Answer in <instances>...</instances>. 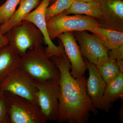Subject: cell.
<instances>
[{
	"mask_svg": "<svg viewBox=\"0 0 123 123\" xmlns=\"http://www.w3.org/2000/svg\"><path fill=\"white\" fill-rule=\"evenodd\" d=\"M50 59L60 72L57 121L61 123H88L91 112L95 115L98 111L87 94L86 77H73L70 74L71 64L64 49Z\"/></svg>",
	"mask_w": 123,
	"mask_h": 123,
	"instance_id": "obj_1",
	"label": "cell"
},
{
	"mask_svg": "<svg viewBox=\"0 0 123 123\" xmlns=\"http://www.w3.org/2000/svg\"><path fill=\"white\" fill-rule=\"evenodd\" d=\"M18 66L37 82L59 80V69L46 56L42 46H36L21 56Z\"/></svg>",
	"mask_w": 123,
	"mask_h": 123,
	"instance_id": "obj_2",
	"label": "cell"
},
{
	"mask_svg": "<svg viewBox=\"0 0 123 123\" xmlns=\"http://www.w3.org/2000/svg\"><path fill=\"white\" fill-rule=\"evenodd\" d=\"M4 35L8 41V44L20 56L44 43L39 30L32 23L26 20L11 28Z\"/></svg>",
	"mask_w": 123,
	"mask_h": 123,
	"instance_id": "obj_3",
	"label": "cell"
},
{
	"mask_svg": "<svg viewBox=\"0 0 123 123\" xmlns=\"http://www.w3.org/2000/svg\"><path fill=\"white\" fill-rule=\"evenodd\" d=\"M10 123H46L39 107L30 100L4 91Z\"/></svg>",
	"mask_w": 123,
	"mask_h": 123,
	"instance_id": "obj_4",
	"label": "cell"
},
{
	"mask_svg": "<svg viewBox=\"0 0 123 123\" xmlns=\"http://www.w3.org/2000/svg\"><path fill=\"white\" fill-rule=\"evenodd\" d=\"M47 30L51 40L62 33L69 31H91L98 24L95 19L87 15H69L62 13L46 20Z\"/></svg>",
	"mask_w": 123,
	"mask_h": 123,
	"instance_id": "obj_5",
	"label": "cell"
},
{
	"mask_svg": "<svg viewBox=\"0 0 123 123\" xmlns=\"http://www.w3.org/2000/svg\"><path fill=\"white\" fill-rule=\"evenodd\" d=\"M0 91H8L26 98L39 107L37 81L18 66L0 82Z\"/></svg>",
	"mask_w": 123,
	"mask_h": 123,
	"instance_id": "obj_6",
	"label": "cell"
},
{
	"mask_svg": "<svg viewBox=\"0 0 123 123\" xmlns=\"http://www.w3.org/2000/svg\"><path fill=\"white\" fill-rule=\"evenodd\" d=\"M38 105L48 120L57 121L59 110V81L37 82Z\"/></svg>",
	"mask_w": 123,
	"mask_h": 123,
	"instance_id": "obj_7",
	"label": "cell"
},
{
	"mask_svg": "<svg viewBox=\"0 0 123 123\" xmlns=\"http://www.w3.org/2000/svg\"><path fill=\"white\" fill-rule=\"evenodd\" d=\"M84 61L89 72V78L86 80L87 94L93 106L96 109L108 112L112 106L104 98L106 83L98 72L95 65L85 58Z\"/></svg>",
	"mask_w": 123,
	"mask_h": 123,
	"instance_id": "obj_8",
	"label": "cell"
},
{
	"mask_svg": "<svg viewBox=\"0 0 123 123\" xmlns=\"http://www.w3.org/2000/svg\"><path fill=\"white\" fill-rule=\"evenodd\" d=\"M50 0H42L39 5L27 14L23 20L32 23L42 33L44 43L47 46L44 50V53L49 58L59 55L64 50L63 44L60 40L59 45L56 46L49 36L45 13L46 9L50 5Z\"/></svg>",
	"mask_w": 123,
	"mask_h": 123,
	"instance_id": "obj_9",
	"label": "cell"
},
{
	"mask_svg": "<svg viewBox=\"0 0 123 123\" xmlns=\"http://www.w3.org/2000/svg\"><path fill=\"white\" fill-rule=\"evenodd\" d=\"M82 56L95 65L101 57L107 56L108 50L93 34L86 31H73Z\"/></svg>",
	"mask_w": 123,
	"mask_h": 123,
	"instance_id": "obj_10",
	"label": "cell"
},
{
	"mask_svg": "<svg viewBox=\"0 0 123 123\" xmlns=\"http://www.w3.org/2000/svg\"><path fill=\"white\" fill-rule=\"evenodd\" d=\"M57 38L63 44L70 62L71 66L70 74L73 77L77 78L84 76L88 69L73 32L62 33Z\"/></svg>",
	"mask_w": 123,
	"mask_h": 123,
	"instance_id": "obj_11",
	"label": "cell"
},
{
	"mask_svg": "<svg viewBox=\"0 0 123 123\" xmlns=\"http://www.w3.org/2000/svg\"><path fill=\"white\" fill-rule=\"evenodd\" d=\"M102 9L98 26L123 31V2L121 0H99Z\"/></svg>",
	"mask_w": 123,
	"mask_h": 123,
	"instance_id": "obj_12",
	"label": "cell"
},
{
	"mask_svg": "<svg viewBox=\"0 0 123 123\" xmlns=\"http://www.w3.org/2000/svg\"><path fill=\"white\" fill-rule=\"evenodd\" d=\"M42 0H21L19 6L13 16L5 24L0 25V34L4 35L13 27L20 24L27 14L36 8Z\"/></svg>",
	"mask_w": 123,
	"mask_h": 123,
	"instance_id": "obj_13",
	"label": "cell"
},
{
	"mask_svg": "<svg viewBox=\"0 0 123 123\" xmlns=\"http://www.w3.org/2000/svg\"><path fill=\"white\" fill-rule=\"evenodd\" d=\"M21 57L8 44L0 48V82L18 66Z\"/></svg>",
	"mask_w": 123,
	"mask_h": 123,
	"instance_id": "obj_14",
	"label": "cell"
},
{
	"mask_svg": "<svg viewBox=\"0 0 123 123\" xmlns=\"http://www.w3.org/2000/svg\"><path fill=\"white\" fill-rule=\"evenodd\" d=\"M63 13L67 15H87L97 21L101 17L102 9L99 1L85 2L74 1L70 8Z\"/></svg>",
	"mask_w": 123,
	"mask_h": 123,
	"instance_id": "obj_15",
	"label": "cell"
},
{
	"mask_svg": "<svg viewBox=\"0 0 123 123\" xmlns=\"http://www.w3.org/2000/svg\"><path fill=\"white\" fill-rule=\"evenodd\" d=\"M91 32L108 50L123 44L122 31L97 26Z\"/></svg>",
	"mask_w": 123,
	"mask_h": 123,
	"instance_id": "obj_16",
	"label": "cell"
},
{
	"mask_svg": "<svg viewBox=\"0 0 123 123\" xmlns=\"http://www.w3.org/2000/svg\"><path fill=\"white\" fill-rule=\"evenodd\" d=\"M94 65L106 84L111 81L120 72L116 60L108 55L100 58Z\"/></svg>",
	"mask_w": 123,
	"mask_h": 123,
	"instance_id": "obj_17",
	"label": "cell"
},
{
	"mask_svg": "<svg viewBox=\"0 0 123 123\" xmlns=\"http://www.w3.org/2000/svg\"><path fill=\"white\" fill-rule=\"evenodd\" d=\"M123 73L118 76L109 83L106 84L104 98L108 103H114L119 99H123Z\"/></svg>",
	"mask_w": 123,
	"mask_h": 123,
	"instance_id": "obj_18",
	"label": "cell"
},
{
	"mask_svg": "<svg viewBox=\"0 0 123 123\" xmlns=\"http://www.w3.org/2000/svg\"><path fill=\"white\" fill-rule=\"evenodd\" d=\"M21 0H7L0 6V24H5L13 16Z\"/></svg>",
	"mask_w": 123,
	"mask_h": 123,
	"instance_id": "obj_19",
	"label": "cell"
},
{
	"mask_svg": "<svg viewBox=\"0 0 123 123\" xmlns=\"http://www.w3.org/2000/svg\"><path fill=\"white\" fill-rule=\"evenodd\" d=\"M75 0H56L46 9L45 17L47 20L52 16L63 12L70 8Z\"/></svg>",
	"mask_w": 123,
	"mask_h": 123,
	"instance_id": "obj_20",
	"label": "cell"
},
{
	"mask_svg": "<svg viewBox=\"0 0 123 123\" xmlns=\"http://www.w3.org/2000/svg\"><path fill=\"white\" fill-rule=\"evenodd\" d=\"M0 123H10L5 92L0 91Z\"/></svg>",
	"mask_w": 123,
	"mask_h": 123,
	"instance_id": "obj_21",
	"label": "cell"
},
{
	"mask_svg": "<svg viewBox=\"0 0 123 123\" xmlns=\"http://www.w3.org/2000/svg\"><path fill=\"white\" fill-rule=\"evenodd\" d=\"M107 55L109 57L116 60H123V44L116 48L108 51Z\"/></svg>",
	"mask_w": 123,
	"mask_h": 123,
	"instance_id": "obj_22",
	"label": "cell"
},
{
	"mask_svg": "<svg viewBox=\"0 0 123 123\" xmlns=\"http://www.w3.org/2000/svg\"><path fill=\"white\" fill-rule=\"evenodd\" d=\"M8 44V41L5 35L0 34V48Z\"/></svg>",
	"mask_w": 123,
	"mask_h": 123,
	"instance_id": "obj_23",
	"label": "cell"
},
{
	"mask_svg": "<svg viewBox=\"0 0 123 123\" xmlns=\"http://www.w3.org/2000/svg\"><path fill=\"white\" fill-rule=\"evenodd\" d=\"M116 62L120 71V72L123 73V60H117Z\"/></svg>",
	"mask_w": 123,
	"mask_h": 123,
	"instance_id": "obj_24",
	"label": "cell"
},
{
	"mask_svg": "<svg viewBox=\"0 0 123 123\" xmlns=\"http://www.w3.org/2000/svg\"><path fill=\"white\" fill-rule=\"evenodd\" d=\"M99 0H75V1H85V2H90L92 1H98Z\"/></svg>",
	"mask_w": 123,
	"mask_h": 123,
	"instance_id": "obj_25",
	"label": "cell"
},
{
	"mask_svg": "<svg viewBox=\"0 0 123 123\" xmlns=\"http://www.w3.org/2000/svg\"><path fill=\"white\" fill-rule=\"evenodd\" d=\"M56 0H50V4L51 5L52 4H53L54 2H55Z\"/></svg>",
	"mask_w": 123,
	"mask_h": 123,
	"instance_id": "obj_26",
	"label": "cell"
}]
</instances>
